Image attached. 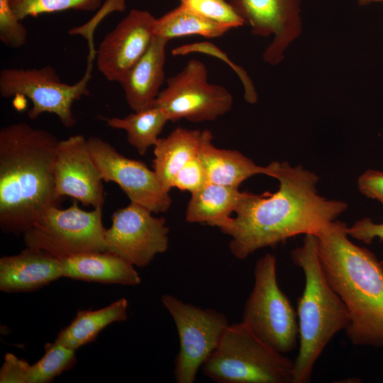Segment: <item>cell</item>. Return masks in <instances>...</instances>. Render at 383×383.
Instances as JSON below:
<instances>
[{
	"instance_id": "cell-3",
	"label": "cell",
	"mask_w": 383,
	"mask_h": 383,
	"mask_svg": "<svg viewBox=\"0 0 383 383\" xmlns=\"http://www.w3.org/2000/svg\"><path fill=\"white\" fill-rule=\"evenodd\" d=\"M348 226L334 221L316 236L326 277L345 304L350 323L345 330L357 346L383 348V262L349 239Z\"/></svg>"
},
{
	"instance_id": "cell-8",
	"label": "cell",
	"mask_w": 383,
	"mask_h": 383,
	"mask_svg": "<svg viewBox=\"0 0 383 383\" xmlns=\"http://www.w3.org/2000/svg\"><path fill=\"white\" fill-rule=\"evenodd\" d=\"M102 208L85 211L77 202L66 209L52 206L23 234L25 245L60 259L105 251Z\"/></svg>"
},
{
	"instance_id": "cell-29",
	"label": "cell",
	"mask_w": 383,
	"mask_h": 383,
	"mask_svg": "<svg viewBox=\"0 0 383 383\" xmlns=\"http://www.w3.org/2000/svg\"><path fill=\"white\" fill-rule=\"evenodd\" d=\"M27 30L13 10L9 0H0V40L13 49L27 42Z\"/></svg>"
},
{
	"instance_id": "cell-12",
	"label": "cell",
	"mask_w": 383,
	"mask_h": 383,
	"mask_svg": "<svg viewBox=\"0 0 383 383\" xmlns=\"http://www.w3.org/2000/svg\"><path fill=\"white\" fill-rule=\"evenodd\" d=\"M87 145L103 180L118 184L131 202L140 204L152 213L167 211L172 204L167 190L155 172L143 162L121 155L111 144L92 136Z\"/></svg>"
},
{
	"instance_id": "cell-18",
	"label": "cell",
	"mask_w": 383,
	"mask_h": 383,
	"mask_svg": "<svg viewBox=\"0 0 383 383\" xmlns=\"http://www.w3.org/2000/svg\"><path fill=\"white\" fill-rule=\"evenodd\" d=\"M169 41L154 35L147 51L119 83L133 111L151 106L159 94L165 79V48Z\"/></svg>"
},
{
	"instance_id": "cell-11",
	"label": "cell",
	"mask_w": 383,
	"mask_h": 383,
	"mask_svg": "<svg viewBox=\"0 0 383 383\" xmlns=\"http://www.w3.org/2000/svg\"><path fill=\"white\" fill-rule=\"evenodd\" d=\"M148 209L132 203L117 209L105 232L106 250L135 267H145L169 247L170 229L163 217H156Z\"/></svg>"
},
{
	"instance_id": "cell-34",
	"label": "cell",
	"mask_w": 383,
	"mask_h": 383,
	"mask_svg": "<svg viewBox=\"0 0 383 383\" xmlns=\"http://www.w3.org/2000/svg\"><path fill=\"white\" fill-rule=\"evenodd\" d=\"M359 4L364 6L371 3H383V0H357Z\"/></svg>"
},
{
	"instance_id": "cell-21",
	"label": "cell",
	"mask_w": 383,
	"mask_h": 383,
	"mask_svg": "<svg viewBox=\"0 0 383 383\" xmlns=\"http://www.w3.org/2000/svg\"><path fill=\"white\" fill-rule=\"evenodd\" d=\"M128 306V300L121 298L97 310H79L72 321L60 331L55 342L76 350L94 341L111 323L127 320Z\"/></svg>"
},
{
	"instance_id": "cell-27",
	"label": "cell",
	"mask_w": 383,
	"mask_h": 383,
	"mask_svg": "<svg viewBox=\"0 0 383 383\" xmlns=\"http://www.w3.org/2000/svg\"><path fill=\"white\" fill-rule=\"evenodd\" d=\"M192 52H200L221 59L237 74L244 88L245 100L250 104H255L257 100V94L253 82L246 71L240 66L235 65L216 45L209 42H199L184 44L174 48L171 53L174 56L185 55Z\"/></svg>"
},
{
	"instance_id": "cell-19",
	"label": "cell",
	"mask_w": 383,
	"mask_h": 383,
	"mask_svg": "<svg viewBox=\"0 0 383 383\" xmlns=\"http://www.w3.org/2000/svg\"><path fill=\"white\" fill-rule=\"evenodd\" d=\"M61 260L62 277L126 286L141 282L135 266L108 250L84 252Z\"/></svg>"
},
{
	"instance_id": "cell-22",
	"label": "cell",
	"mask_w": 383,
	"mask_h": 383,
	"mask_svg": "<svg viewBox=\"0 0 383 383\" xmlns=\"http://www.w3.org/2000/svg\"><path fill=\"white\" fill-rule=\"evenodd\" d=\"M247 193L239 191L238 187L209 182L191 194L185 212L186 221L213 226L235 213Z\"/></svg>"
},
{
	"instance_id": "cell-30",
	"label": "cell",
	"mask_w": 383,
	"mask_h": 383,
	"mask_svg": "<svg viewBox=\"0 0 383 383\" xmlns=\"http://www.w3.org/2000/svg\"><path fill=\"white\" fill-rule=\"evenodd\" d=\"M209 183L206 172L198 157L187 162L174 176L171 187L191 194Z\"/></svg>"
},
{
	"instance_id": "cell-28",
	"label": "cell",
	"mask_w": 383,
	"mask_h": 383,
	"mask_svg": "<svg viewBox=\"0 0 383 383\" xmlns=\"http://www.w3.org/2000/svg\"><path fill=\"white\" fill-rule=\"evenodd\" d=\"M193 12L230 28L244 26L245 21L227 0H179Z\"/></svg>"
},
{
	"instance_id": "cell-32",
	"label": "cell",
	"mask_w": 383,
	"mask_h": 383,
	"mask_svg": "<svg viewBox=\"0 0 383 383\" xmlns=\"http://www.w3.org/2000/svg\"><path fill=\"white\" fill-rule=\"evenodd\" d=\"M357 187L362 194L383 204V172L367 170L358 178Z\"/></svg>"
},
{
	"instance_id": "cell-1",
	"label": "cell",
	"mask_w": 383,
	"mask_h": 383,
	"mask_svg": "<svg viewBox=\"0 0 383 383\" xmlns=\"http://www.w3.org/2000/svg\"><path fill=\"white\" fill-rule=\"evenodd\" d=\"M275 179L279 182L276 192H248L235 217L213 225L231 236L229 249L237 259L245 260L259 249L298 235H316L347 209L345 201L320 196L318 177L301 165L279 162Z\"/></svg>"
},
{
	"instance_id": "cell-15",
	"label": "cell",
	"mask_w": 383,
	"mask_h": 383,
	"mask_svg": "<svg viewBox=\"0 0 383 383\" xmlns=\"http://www.w3.org/2000/svg\"><path fill=\"white\" fill-rule=\"evenodd\" d=\"M155 18L148 11L131 9L101 42L96 67L110 82L120 83L148 49Z\"/></svg>"
},
{
	"instance_id": "cell-16",
	"label": "cell",
	"mask_w": 383,
	"mask_h": 383,
	"mask_svg": "<svg viewBox=\"0 0 383 383\" xmlns=\"http://www.w3.org/2000/svg\"><path fill=\"white\" fill-rule=\"evenodd\" d=\"M62 277V260L43 250L26 247L0 259V290L4 292H33Z\"/></svg>"
},
{
	"instance_id": "cell-20",
	"label": "cell",
	"mask_w": 383,
	"mask_h": 383,
	"mask_svg": "<svg viewBox=\"0 0 383 383\" xmlns=\"http://www.w3.org/2000/svg\"><path fill=\"white\" fill-rule=\"evenodd\" d=\"M202 135L203 131L177 127L168 136L160 138L153 146V171L168 192L176 174L197 157Z\"/></svg>"
},
{
	"instance_id": "cell-17",
	"label": "cell",
	"mask_w": 383,
	"mask_h": 383,
	"mask_svg": "<svg viewBox=\"0 0 383 383\" xmlns=\"http://www.w3.org/2000/svg\"><path fill=\"white\" fill-rule=\"evenodd\" d=\"M212 139L211 132L204 130L197 155L209 182L238 188L243 182L256 174L276 177L279 162H273L265 167L257 165L238 150L216 148Z\"/></svg>"
},
{
	"instance_id": "cell-7",
	"label": "cell",
	"mask_w": 383,
	"mask_h": 383,
	"mask_svg": "<svg viewBox=\"0 0 383 383\" xmlns=\"http://www.w3.org/2000/svg\"><path fill=\"white\" fill-rule=\"evenodd\" d=\"M88 44L87 70L75 84L63 82L51 65L38 69L5 68L0 72L1 96L27 97L32 103L28 113L30 119L50 113L56 115L65 127H73L77 123L72 109L74 102L91 94L88 84L96 51L93 42Z\"/></svg>"
},
{
	"instance_id": "cell-31",
	"label": "cell",
	"mask_w": 383,
	"mask_h": 383,
	"mask_svg": "<svg viewBox=\"0 0 383 383\" xmlns=\"http://www.w3.org/2000/svg\"><path fill=\"white\" fill-rule=\"evenodd\" d=\"M30 365L12 353H6L0 369L1 383H28Z\"/></svg>"
},
{
	"instance_id": "cell-4",
	"label": "cell",
	"mask_w": 383,
	"mask_h": 383,
	"mask_svg": "<svg viewBox=\"0 0 383 383\" xmlns=\"http://www.w3.org/2000/svg\"><path fill=\"white\" fill-rule=\"evenodd\" d=\"M291 257L302 270L305 281L297 301L299 348L294 361L293 383H307L321 354L336 333L347 328L350 317L326 277L316 236L305 235L302 245L292 250Z\"/></svg>"
},
{
	"instance_id": "cell-13",
	"label": "cell",
	"mask_w": 383,
	"mask_h": 383,
	"mask_svg": "<svg viewBox=\"0 0 383 383\" xmlns=\"http://www.w3.org/2000/svg\"><path fill=\"white\" fill-rule=\"evenodd\" d=\"M255 35H273L263 52L270 65H279L302 30V0H227Z\"/></svg>"
},
{
	"instance_id": "cell-5",
	"label": "cell",
	"mask_w": 383,
	"mask_h": 383,
	"mask_svg": "<svg viewBox=\"0 0 383 383\" xmlns=\"http://www.w3.org/2000/svg\"><path fill=\"white\" fill-rule=\"evenodd\" d=\"M294 362L257 338L242 322L229 324L201 367L218 383H293Z\"/></svg>"
},
{
	"instance_id": "cell-33",
	"label": "cell",
	"mask_w": 383,
	"mask_h": 383,
	"mask_svg": "<svg viewBox=\"0 0 383 383\" xmlns=\"http://www.w3.org/2000/svg\"><path fill=\"white\" fill-rule=\"evenodd\" d=\"M347 232L349 236L370 244L375 238L383 240V223H377L369 218H364L348 227Z\"/></svg>"
},
{
	"instance_id": "cell-2",
	"label": "cell",
	"mask_w": 383,
	"mask_h": 383,
	"mask_svg": "<svg viewBox=\"0 0 383 383\" xmlns=\"http://www.w3.org/2000/svg\"><path fill=\"white\" fill-rule=\"evenodd\" d=\"M59 140L25 122L0 131V228L23 234L48 209L59 206L54 163Z\"/></svg>"
},
{
	"instance_id": "cell-10",
	"label": "cell",
	"mask_w": 383,
	"mask_h": 383,
	"mask_svg": "<svg viewBox=\"0 0 383 383\" xmlns=\"http://www.w3.org/2000/svg\"><path fill=\"white\" fill-rule=\"evenodd\" d=\"M233 99L221 85L210 84L204 62L189 60L182 70L167 80L152 106L166 113L169 121L187 119L194 123L214 121L231 111Z\"/></svg>"
},
{
	"instance_id": "cell-25",
	"label": "cell",
	"mask_w": 383,
	"mask_h": 383,
	"mask_svg": "<svg viewBox=\"0 0 383 383\" xmlns=\"http://www.w3.org/2000/svg\"><path fill=\"white\" fill-rule=\"evenodd\" d=\"M45 354L30 365L28 383H48L63 372L72 369L77 363L75 350L62 344L48 343Z\"/></svg>"
},
{
	"instance_id": "cell-14",
	"label": "cell",
	"mask_w": 383,
	"mask_h": 383,
	"mask_svg": "<svg viewBox=\"0 0 383 383\" xmlns=\"http://www.w3.org/2000/svg\"><path fill=\"white\" fill-rule=\"evenodd\" d=\"M53 172L60 196L72 197L86 206L103 207L104 180L83 135L59 140Z\"/></svg>"
},
{
	"instance_id": "cell-9",
	"label": "cell",
	"mask_w": 383,
	"mask_h": 383,
	"mask_svg": "<svg viewBox=\"0 0 383 383\" xmlns=\"http://www.w3.org/2000/svg\"><path fill=\"white\" fill-rule=\"evenodd\" d=\"M161 302L175 323L179 350L174 360L177 383H193L198 371L216 350L228 328L226 316L213 309H202L170 294Z\"/></svg>"
},
{
	"instance_id": "cell-26",
	"label": "cell",
	"mask_w": 383,
	"mask_h": 383,
	"mask_svg": "<svg viewBox=\"0 0 383 383\" xmlns=\"http://www.w3.org/2000/svg\"><path fill=\"white\" fill-rule=\"evenodd\" d=\"M21 21L31 16L68 9L92 11L99 9L102 0H9Z\"/></svg>"
},
{
	"instance_id": "cell-23",
	"label": "cell",
	"mask_w": 383,
	"mask_h": 383,
	"mask_svg": "<svg viewBox=\"0 0 383 383\" xmlns=\"http://www.w3.org/2000/svg\"><path fill=\"white\" fill-rule=\"evenodd\" d=\"M106 125L114 129L124 130L128 142L138 154L145 155L154 146L169 119L163 110L151 106L133 111L124 117L103 118Z\"/></svg>"
},
{
	"instance_id": "cell-24",
	"label": "cell",
	"mask_w": 383,
	"mask_h": 383,
	"mask_svg": "<svg viewBox=\"0 0 383 383\" xmlns=\"http://www.w3.org/2000/svg\"><path fill=\"white\" fill-rule=\"evenodd\" d=\"M231 29L193 12L182 4L155 18L153 25L154 35L169 40L191 35L216 38L223 36Z\"/></svg>"
},
{
	"instance_id": "cell-6",
	"label": "cell",
	"mask_w": 383,
	"mask_h": 383,
	"mask_svg": "<svg viewBox=\"0 0 383 383\" xmlns=\"http://www.w3.org/2000/svg\"><path fill=\"white\" fill-rule=\"evenodd\" d=\"M254 285L241 322L261 341L281 354L294 350L299 338L297 314L280 289L277 260L267 253L254 267Z\"/></svg>"
}]
</instances>
